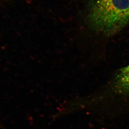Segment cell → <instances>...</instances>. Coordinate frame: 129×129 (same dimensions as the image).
Instances as JSON below:
<instances>
[{
    "label": "cell",
    "mask_w": 129,
    "mask_h": 129,
    "mask_svg": "<svg viewBox=\"0 0 129 129\" xmlns=\"http://www.w3.org/2000/svg\"><path fill=\"white\" fill-rule=\"evenodd\" d=\"M88 18L96 33L112 36L129 24V0H91Z\"/></svg>",
    "instance_id": "cell-1"
},
{
    "label": "cell",
    "mask_w": 129,
    "mask_h": 129,
    "mask_svg": "<svg viewBox=\"0 0 129 129\" xmlns=\"http://www.w3.org/2000/svg\"><path fill=\"white\" fill-rule=\"evenodd\" d=\"M114 97L129 99V64L115 73L105 89L97 98L103 99Z\"/></svg>",
    "instance_id": "cell-2"
}]
</instances>
